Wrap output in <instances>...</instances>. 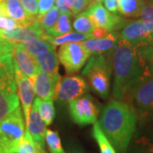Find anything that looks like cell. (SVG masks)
I'll list each match as a JSON object with an SVG mask.
<instances>
[{"label":"cell","instance_id":"cell-43","mask_svg":"<svg viewBox=\"0 0 153 153\" xmlns=\"http://www.w3.org/2000/svg\"><path fill=\"white\" fill-rule=\"evenodd\" d=\"M2 33H3V30L0 29V37H2Z\"/></svg>","mask_w":153,"mask_h":153},{"label":"cell","instance_id":"cell-26","mask_svg":"<svg viewBox=\"0 0 153 153\" xmlns=\"http://www.w3.org/2000/svg\"><path fill=\"white\" fill-rule=\"evenodd\" d=\"M37 103L38 112L46 126L50 125L55 119V110L54 106V100H45L37 98L34 100Z\"/></svg>","mask_w":153,"mask_h":153},{"label":"cell","instance_id":"cell-41","mask_svg":"<svg viewBox=\"0 0 153 153\" xmlns=\"http://www.w3.org/2000/svg\"><path fill=\"white\" fill-rule=\"evenodd\" d=\"M37 153H46V152L44 151V148H38Z\"/></svg>","mask_w":153,"mask_h":153},{"label":"cell","instance_id":"cell-9","mask_svg":"<svg viewBox=\"0 0 153 153\" xmlns=\"http://www.w3.org/2000/svg\"><path fill=\"white\" fill-rule=\"evenodd\" d=\"M88 90V84L82 76L67 75L60 78L56 88L55 99L63 103L70 102L87 94Z\"/></svg>","mask_w":153,"mask_h":153},{"label":"cell","instance_id":"cell-15","mask_svg":"<svg viewBox=\"0 0 153 153\" xmlns=\"http://www.w3.org/2000/svg\"><path fill=\"white\" fill-rule=\"evenodd\" d=\"M119 40V33L114 31L109 33L103 38H88L82 41V44L92 55H105V53L111 54Z\"/></svg>","mask_w":153,"mask_h":153},{"label":"cell","instance_id":"cell-31","mask_svg":"<svg viewBox=\"0 0 153 153\" xmlns=\"http://www.w3.org/2000/svg\"><path fill=\"white\" fill-rule=\"evenodd\" d=\"M38 150V146L34 142L27 129H26L22 140L17 147L16 153H37Z\"/></svg>","mask_w":153,"mask_h":153},{"label":"cell","instance_id":"cell-13","mask_svg":"<svg viewBox=\"0 0 153 153\" xmlns=\"http://www.w3.org/2000/svg\"><path fill=\"white\" fill-rule=\"evenodd\" d=\"M59 73H46L39 71L33 78V87L37 97L45 100H54L60 80Z\"/></svg>","mask_w":153,"mask_h":153},{"label":"cell","instance_id":"cell-29","mask_svg":"<svg viewBox=\"0 0 153 153\" xmlns=\"http://www.w3.org/2000/svg\"><path fill=\"white\" fill-rule=\"evenodd\" d=\"M73 28L76 30V33L90 35V33L93 32L94 26L84 11L76 15L73 22Z\"/></svg>","mask_w":153,"mask_h":153},{"label":"cell","instance_id":"cell-12","mask_svg":"<svg viewBox=\"0 0 153 153\" xmlns=\"http://www.w3.org/2000/svg\"><path fill=\"white\" fill-rule=\"evenodd\" d=\"M14 64V71H15V77L16 82L17 88H18V97L21 100L22 105V108L24 111L25 116V121L26 123L28 121L29 115L31 112V109L33 106V100H34V87H33V82L32 79L24 75L17 65L13 61Z\"/></svg>","mask_w":153,"mask_h":153},{"label":"cell","instance_id":"cell-39","mask_svg":"<svg viewBox=\"0 0 153 153\" xmlns=\"http://www.w3.org/2000/svg\"><path fill=\"white\" fill-rule=\"evenodd\" d=\"M109 33H111V32H109L108 30H106V29H105V28L94 27V28L93 32L90 33V38H103L105 36H106Z\"/></svg>","mask_w":153,"mask_h":153},{"label":"cell","instance_id":"cell-24","mask_svg":"<svg viewBox=\"0 0 153 153\" xmlns=\"http://www.w3.org/2000/svg\"><path fill=\"white\" fill-rule=\"evenodd\" d=\"M72 15L69 13H60V17L53 27L47 30L45 33L52 38L59 37L71 32V19Z\"/></svg>","mask_w":153,"mask_h":153},{"label":"cell","instance_id":"cell-20","mask_svg":"<svg viewBox=\"0 0 153 153\" xmlns=\"http://www.w3.org/2000/svg\"><path fill=\"white\" fill-rule=\"evenodd\" d=\"M130 153H153V125L134 140Z\"/></svg>","mask_w":153,"mask_h":153},{"label":"cell","instance_id":"cell-2","mask_svg":"<svg viewBox=\"0 0 153 153\" xmlns=\"http://www.w3.org/2000/svg\"><path fill=\"white\" fill-rule=\"evenodd\" d=\"M137 114L129 103L111 100L105 105L98 123L115 150L125 152L136 129Z\"/></svg>","mask_w":153,"mask_h":153},{"label":"cell","instance_id":"cell-16","mask_svg":"<svg viewBox=\"0 0 153 153\" xmlns=\"http://www.w3.org/2000/svg\"><path fill=\"white\" fill-rule=\"evenodd\" d=\"M26 128L33 139L34 142L38 148H44L45 133H46V124L41 118L38 112L37 103L34 100L31 112L29 115L28 121L26 123Z\"/></svg>","mask_w":153,"mask_h":153},{"label":"cell","instance_id":"cell-37","mask_svg":"<svg viewBox=\"0 0 153 153\" xmlns=\"http://www.w3.org/2000/svg\"><path fill=\"white\" fill-rule=\"evenodd\" d=\"M55 4V0H38V15H44Z\"/></svg>","mask_w":153,"mask_h":153},{"label":"cell","instance_id":"cell-19","mask_svg":"<svg viewBox=\"0 0 153 153\" xmlns=\"http://www.w3.org/2000/svg\"><path fill=\"white\" fill-rule=\"evenodd\" d=\"M38 70L46 73H58L59 61L55 49L34 56Z\"/></svg>","mask_w":153,"mask_h":153},{"label":"cell","instance_id":"cell-3","mask_svg":"<svg viewBox=\"0 0 153 153\" xmlns=\"http://www.w3.org/2000/svg\"><path fill=\"white\" fill-rule=\"evenodd\" d=\"M19 107L13 53L0 57V122Z\"/></svg>","mask_w":153,"mask_h":153},{"label":"cell","instance_id":"cell-36","mask_svg":"<svg viewBox=\"0 0 153 153\" xmlns=\"http://www.w3.org/2000/svg\"><path fill=\"white\" fill-rule=\"evenodd\" d=\"M16 44H14L3 37H0V57L8 54H12Z\"/></svg>","mask_w":153,"mask_h":153},{"label":"cell","instance_id":"cell-34","mask_svg":"<svg viewBox=\"0 0 153 153\" xmlns=\"http://www.w3.org/2000/svg\"><path fill=\"white\" fill-rule=\"evenodd\" d=\"M23 8L32 16H38V0H21Z\"/></svg>","mask_w":153,"mask_h":153},{"label":"cell","instance_id":"cell-1","mask_svg":"<svg viewBox=\"0 0 153 153\" xmlns=\"http://www.w3.org/2000/svg\"><path fill=\"white\" fill-rule=\"evenodd\" d=\"M111 55L112 94L116 99L123 100L133 86L150 70L139 49L123 39L118 41Z\"/></svg>","mask_w":153,"mask_h":153},{"label":"cell","instance_id":"cell-4","mask_svg":"<svg viewBox=\"0 0 153 153\" xmlns=\"http://www.w3.org/2000/svg\"><path fill=\"white\" fill-rule=\"evenodd\" d=\"M111 67L104 55H93L82 71L88 84L94 92L102 98L108 96L111 87Z\"/></svg>","mask_w":153,"mask_h":153},{"label":"cell","instance_id":"cell-44","mask_svg":"<svg viewBox=\"0 0 153 153\" xmlns=\"http://www.w3.org/2000/svg\"><path fill=\"white\" fill-rule=\"evenodd\" d=\"M152 1H153V0H152Z\"/></svg>","mask_w":153,"mask_h":153},{"label":"cell","instance_id":"cell-42","mask_svg":"<svg viewBox=\"0 0 153 153\" xmlns=\"http://www.w3.org/2000/svg\"><path fill=\"white\" fill-rule=\"evenodd\" d=\"M4 0H0V5L4 4Z\"/></svg>","mask_w":153,"mask_h":153},{"label":"cell","instance_id":"cell-32","mask_svg":"<svg viewBox=\"0 0 153 153\" xmlns=\"http://www.w3.org/2000/svg\"><path fill=\"white\" fill-rule=\"evenodd\" d=\"M140 20L146 26L150 35L153 40V1L146 3L140 13Z\"/></svg>","mask_w":153,"mask_h":153},{"label":"cell","instance_id":"cell-27","mask_svg":"<svg viewBox=\"0 0 153 153\" xmlns=\"http://www.w3.org/2000/svg\"><path fill=\"white\" fill-rule=\"evenodd\" d=\"M92 135L95 141L98 144L100 153H116V150L110 142V140L105 136L103 131L101 130L98 123H94L92 130Z\"/></svg>","mask_w":153,"mask_h":153},{"label":"cell","instance_id":"cell-22","mask_svg":"<svg viewBox=\"0 0 153 153\" xmlns=\"http://www.w3.org/2000/svg\"><path fill=\"white\" fill-rule=\"evenodd\" d=\"M146 0H119V13L130 18L140 17Z\"/></svg>","mask_w":153,"mask_h":153},{"label":"cell","instance_id":"cell-5","mask_svg":"<svg viewBox=\"0 0 153 153\" xmlns=\"http://www.w3.org/2000/svg\"><path fill=\"white\" fill-rule=\"evenodd\" d=\"M136 114L145 120L153 119V75L146 71L127 94Z\"/></svg>","mask_w":153,"mask_h":153},{"label":"cell","instance_id":"cell-6","mask_svg":"<svg viewBox=\"0 0 153 153\" xmlns=\"http://www.w3.org/2000/svg\"><path fill=\"white\" fill-rule=\"evenodd\" d=\"M21 107L0 122V153H16L26 131Z\"/></svg>","mask_w":153,"mask_h":153},{"label":"cell","instance_id":"cell-10","mask_svg":"<svg viewBox=\"0 0 153 153\" xmlns=\"http://www.w3.org/2000/svg\"><path fill=\"white\" fill-rule=\"evenodd\" d=\"M94 27H102L109 32L120 30L127 21L118 15L112 14L107 10L100 3L91 4L85 10Z\"/></svg>","mask_w":153,"mask_h":153},{"label":"cell","instance_id":"cell-8","mask_svg":"<svg viewBox=\"0 0 153 153\" xmlns=\"http://www.w3.org/2000/svg\"><path fill=\"white\" fill-rule=\"evenodd\" d=\"M69 111L72 121L82 126L96 123L100 109L93 97L86 94L70 101Z\"/></svg>","mask_w":153,"mask_h":153},{"label":"cell","instance_id":"cell-35","mask_svg":"<svg viewBox=\"0 0 153 153\" xmlns=\"http://www.w3.org/2000/svg\"><path fill=\"white\" fill-rule=\"evenodd\" d=\"M19 25L15 20H13L10 17L7 16H0V29L3 31H12L15 28H16Z\"/></svg>","mask_w":153,"mask_h":153},{"label":"cell","instance_id":"cell-30","mask_svg":"<svg viewBox=\"0 0 153 153\" xmlns=\"http://www.w3.org/2000/svg\"><path fill=\"white\" fill-rule=\"evenodd\" d=\"M45 141L50 153H66L62 148L60 136L57 132L47 129L45 133Z\"/></svg>","mask_w":153,"mask_h":153},{"label":"cell","instance_id":"cell-33","mask_svg":"<svg viewBox=\"0 0 153 153\" xmlns=\"http://www.w3.org/2000/svg\"><path fill=\"white\" fill-rule=\"evenodd\" d=\"M138 49L146 61L149 70L153 75V46L147 45V46L140 47Z\"/></svg>","mask_w":153,"mask_h":153},{"label":"cell","instance_id":"cell-11","mask_svg":"<svg viewBox=\"0 0 153 153\" xmlns=\"http://www.w3.org/2000/svg\"><path fill=\"white\" fill-rule=\"evenodd\" d=\"M118 31H120L118 32L120 39L125 40L136 48L147 45L153 46L150 33L141 20L127 22Z\"/></svg>","mask_w":153,"mask_h":153},{"label":"cell","instance_id":"cell-23","mask_svg":"<svg viewBox=\"0 0 153 153\" xmlns=\"http://www.w3.org/2000/svg\"><path fill=\"white\" fill-rule=\"evenodd\" d=\"M23 49L32 56L44 54L49 50L55 49V46L44 38H36L27 43L20 44Z\"/></svg>","mask_w":153,"mask_h":153},{"label":"cell","instance_id":"cell-18","mask_svg":"<svg viewBox=\"0 0 153 153\" xmlns=\"http://www.w3.org/2000/svg\"><path fill=\"white\" fill-rule=\"evenodd\" d=\"M4 8L6 16L15 20L21 27L32 26L36 22V16H32L27 13L21 0H4Z\"/></svg>","mask_w":153,"mask_h":153},{"label":"cell","instance_id":"cell-21","mask_svg":"<svg viewBox=\"0 0 153 153\" xmlns=\"http://www.w3.org/2000/svg\"><path fill=\"white\" fill-rule=\"evenodd\" d=\"M91 3L88 0H55V6L60 13L78 15L87 10Z\"/></svg>","mask_w":153,"mask_h":153},{"label":"cell","instance_id":"cell-38","mask_svg":"<svg viewBox=\"0 0 153 153\" xmlns=\"http://www.w3.org/2000/svg\"><path fill=\"white\" fill-rule=\"evenodd\" d=\"M105 8L107 10L117 15L119 13V0H103Z\"/></svg>","mask_w":153,"mask_h":153},{"label":"cell","instance_id":"cell-7","mask_svg":"<svg viewBox=\"0 0 153 153\" xmlns=\"http://www.w3.org/2000/svg\"><path fill=\"white\" fill-rule=\"evenodd\" d=\"M90 55V51L82 43H69L60 45L57 57L66 73L72 74L81 70Z\"/></svg>","mask_w":153,"mask_h":153},{"label":"cell","instance_id":"cell-28","mask_svg":"<svg viewBox=\"0 0 153 153\" xmlns=\"http://www.w3.org/2000/svg\"><path fill=\"white\" fill-rule=\"evenodd\" d=\"M60 16V10L56 6H53L49 10L44 13V15H38L37 16V21L41 26V27L44 29V32H46L47 30L55 26Z\"/></svg>","mask_w":153,"mask_h":153},{"label":"cell","instance_id":"cell-17","mask_svg":"<svg viewBox=\"0 0 153 153\" xmlns=\"http://www.w3.org/2000/svg\"><path fill=\"white\" fill-rule=\"evenodd\" d=\"M13 61L16 64L22 73L32 80L39 71L34 57L23 49L20 44H16L13 50Z\"/></svg>","mask_w":153,"mask_h":153},{"label":"cell","instance_id":"cell-40","mask_svg":"<svg viewBox=\"0 0 153 153\" xmlns=\"http://www.w3.org/2000/svg\"><path fill=\"white\" fill-rule=\"evenodd\" d=\"M91 4H98V3H101L103 0H88Z\"/></svg>","mask_w":153,"mask_h":153},{"label":"cell","instance_id":"cell-14","mask_svg":"<svg viewBox=\"0 0 153 153\" xmlns=\"http://www.w3.org/2000/svg\"><path fill=\"white\" fill-rule=\"evenodd\" d=\"M44 33L45 32L39 25L36 17V22L32 26H18L12 31H3L2 37L14 44H23L36 38H42Z\"/></svg>","mask_w":153,"mask_h":153},{"label":"cell","instance_id":"cell-25","mask_svg":"<svg viewBox=\"0 0 153 153\" xmlns=\"http://www.w3.org/2000/svg\"><path fill=\"white\" fill-rule=\"evenodd\" d=\"M88 38H90L89 34H82V33L71 32V33H66L59 37H55V38H52L49 35H47L46 33H44L42 38L50 42L55 46H58V45H63V44H69V43H81Z\"/></svg>","mask_w":153,"mask_h":153}]
</instances>
